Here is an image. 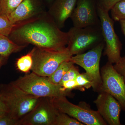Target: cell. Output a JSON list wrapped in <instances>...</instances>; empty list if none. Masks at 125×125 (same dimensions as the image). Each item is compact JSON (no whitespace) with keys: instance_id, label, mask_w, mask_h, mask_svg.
<instances>
[{"instance_id":"30","label":"cell","mask_w":125,"mask_h":125,"mask_svg":"<svg viewBox=\"0 0 125 125\" xmlns=\"http://www.w3.org/2000/svg\"><path fill=\"white\" fill-rule=\"evenodd\" d=\"M122 30L125 36V20H121L119 21Z\"/></svg>"},{"instance_id":"29","label":"cell","mask_w":125,"mask_h":125,"mask_svg":"<svg viewBox=\"0 0 125 125\" xmlns=\"http://www.w3.org/2000/svg\"><path fill=\"white\" fill-rule=\"evenodd\" d=\"M8 58L0 55V69L2 67V66L5 64Z\"/></svg>"},{"instance_id":"20","label":"cell","mask_w":125,"mask_h":125,"mask_svg":"<svg viewBox=\"0 0 125 125\" xmlns=\"http://www.w3.org/2000/svg\"><path fill=\"white\" fill-rule=\"evenodd\" d=\"M84 124L65 113L59 111L54 125H84Z\"/></svg>"},{"instance_id":"24","label":"cell","mask_w":125,"mask_h":125,"mask_svg":"<svg viewBox=\"0 0 125 125\" xmlns=\"http://www.w3.org/2000/svg\"><path fill=\"white\" fill-rule=\"evenodd\" d=\"M0 125H20V121L12 117L7 112L0 114Z\"/></svg>"},{"instance_id":"18","label":"cell","mask_w":125,"mask_h":125,"mask_svg":"<svg viewBox=\"0 0 125 125\" xmlns=\"http://www.w3.org/2000/svg\"><path fill=\"white\" fill-rule=\"evenodd\" d=\"M24 0H1L0 14L8 16Z\"/></svg>"},{"instance_id":"27","label":"cell","mask_w":125,"mask_h":125,"mask_svg":"<svg viewBox=\"0 0 125 125\" xmlns=\"http://www.w3.org/2000/svg\"><path fill=\"white\" fill-rule=\"evenodd\" d=\"M61 86L64 89L68 91H71L74 89H78L80 90L75 80H71L65 81L62 83Z\"/></svg>"},{"instance_id":"9","label":"cell","mask_w":125,"mask_h":125,"mask_svg":"<svg viewBox=\"0 0 125 125\" xmlns=\"http://www.w3.org/2000/svg\"><path fill=\"white\" fill-rule=\"evenodd\" d=\"M101 74L102 85L100 93L105 92L113 96L120 103L122 110L125 111V83L123 77L109 62L102 67Z\"/></svg>"},{"instance_id":"32","label":"cell","mask_w":125,"mask_h":125,"mask_svg":"<svg viewBox=\"0 0 125 125\" xmlns=\"http://www.w3.org/2000/svg\"><path fill=\"white\" fill-rule=\"evenodd\" d=\"M1 1V0H0V3Z\"/></svg>"},{"instance_id":"25","label":"cell","mask_w":125,"mask_h":125,"mask_svg":"<svg viewBox=\"0 0 125 125\" xmlns=\"http://www.w3.org/2000/svg\"><path fill=\"white\" fill-rule=\"evenodd\" d=\"M121 0H97V5L105 11L109 12L117 2Z\"/></svg>"},{"instance_id":"2","label":"cell","mask_w":125,"mask_h":125,"mask_svg":"<svg viewBox=\"0 0 125 125\" xmlns=\"http://www.w3.org/2000/svg\"><path fill=\"white\" fill-rule=\"evenodd\" d=\"M0 95L7 107V112L19 121L33 109L40 98L27 93L11 83L0 84Z\"/></svg>"},{"instance_id":"26","label":"cell","mask_w":125,"mask_h":125,"mask_svg":"<svg viewBox=\"0 0 125 125\" xmlns=\"http://www.w3.org/2000/svg\"><path fill=\"white\" fill-rule=\"evenodd\" d=\"M114 69L122 76L125 83V56L122 57L118 62L113 65Z\"/></svg>"},{"instance_id":"6","label":"cell","mask_w":125,"mask_h":125,"mask_svg":"<svg viewBox=\"0 0 125 125\" xmlns=\"http://www.w3.org/2000/svg\"><path fill=\"white\" fill-rule=\"evenodd\" d=\"M51 98L54 106L59 112L67 114L84 125H107L98 111L91 109L85 102H80L76 105L68 101L66 96Z\"/></svg>"},{"instance_id":"23","label":"cell","mask_w":125,"mask_h":125,"mask_svg":"<svg viewBox=\"0 0 125 125\" xmlns=\"http://www.w3.org/2000/svg\"><path fill=\"white\" fill-rule=\"evenodd\" d=\"M79 73L78 67L73 65L69 69L64 75L59 83V85H62V83L65 81L71 80H75L76 77L79 75Z\"/></svg>"},{"instance_id":"10","label":"cell","mask_w":125,"mask_h":125,"mask_svg":"<svg viewBox=\"0 0 125 125\" xmlns=\"http://www.w3.org/2000/svg\"><path fill=\"white\" fill-rule=\"evenodd\" d=\"M59 112L51 98L40 97L33 109L20 121V125H54Z\"/></svg>"},{"instance_id":"16","label":"cell","mask_w":125,"mask_h":125,"mask_svg":"<svg viewBox=\"0 0 125 125\" xmlns=\"http://www.w3.org/2000/svg\"><path fill=\"white\" fill-rule=\"evenodd\" d=\"M74 64L70 60L64 62L51 76L48 77V80L53 83L59 84L64 75Z\"/></svg>"},{"instance_id":"31","label":"cell","mask_w":125,"mask_h":125,"mask_svg":"<svg viewBox=\"0 0 125 125\" xmlns=\"http://www.w3.org/2000/svg\"><path fill=\"white\" fill-rule=\"evenodd\" d=\"M45 0L48 4L51 5L52 4V3L53 2V1H54L55 0Z\"/></svg>"},{"instance_id":"4","label":"cell","mask_w":125,"mask_h":125,"mask_svg":"<svg viewBox=\"0 0 125 125\" xmlns=\"http://www.w3.org/2000/svg\"><path fill=\"white\" fill-rule=\"evenodd\" d=\"M33 65L31 71L38 75L48 77L60 65L73 56L67 47L61 51L43 49L34 46L32 49Z\"/></svg>"},{"instance_id":"11","label":"cell","mask_w":125,"mask_h":125,"mask_svg":"<svg viewBox=\"0 0 125 125\" xmlns=\"http://www.w3.org/2000/svg\"><path fill=\"white\" fill-rule=\"evenodd\" d=\"M70 18L73 27L77 28L101 25L97 0H77Z\"/></svg>"},{"instance_id":"15","label":"cell","mask_w":125,"mask_h":125,"mask_svg":"<svg viewBox=\"0 0 125 125\" xmlns=\"http://www.w3.org/2000/svg\"><path fill=\"white\" fill-rule=\"evenodd\" d=\"M27 46L16 44L9 37L0 34V55L8 58L13 53L20 52Z\"/></svg>"},{"instance_id":"21","label":"cell","mask_w":125,"mask_h":125,"mask_svg":"<svg viewBox=\"0 0 125 125\" xmlns=\"http://www.w3.org/2000/svg\"><path fill=\"white\" fill-rule=\"evenodd\" d=\"M14 26L7 16L0 14V34L9 37Z\"/></svg>"},{"instance_id":"5","label":"cell","mask_w":125,"mask_h":125,"mask_svg":"<svg viewBox=\"0 0 125 125\" xmlns=\"http://www.w3.org/2000/svg\"><path fill=\"white\" fill-rule=\"evenodd\" d=\"M67 33V47L73 56L82 54L104 41L101 25L83 28L73 27Z\"/></svg>"},{"instance_id":"8","label":"cell","mask_w":125,"mask_h":125,"mask_svg":"<svg viewBox=\"0 0 125 125\" xmlns=\"http://www.w3.org/2000/svg\"><path fill=\"white\" fill-rule=\"evenodd\" d=\"M108 12L98 6V13L105 46L104 54L107 56L108 62L113 64L121 60L122 44L115 32L114 21Z\"/></svg>"},{"instance_id":"22","label":"cell","mask_w":125,"mask_h":125,"mask_svg":"<svg viewBox=\"0 0 125 125\" xmlns=\"http://www.w3.org/2000/svg\"><path fill=\"white\" fill-rule=\"evenodd\" d=\"M75 80L80 90H84V88L88 89L92 87V81L86 73L80 74Z\"/></svg>"},{"instance_id":"19","label":"cell","mask_w":125,"mask_h":125,"mask_svg":"<svg viewBox=\"0 0 125 125\" xmlns=\"http://www.w3.org/2000/svg\"><path fill=\"white\" fill-rule=\"evenodd\" d=\"M112 19L115 21L125 20V0L117 2L111 9Z\"/></svg>"},{"instance_id":"13","label":"cell","mask_w":125,"mask_h":125,"mask_svg":"<svg viewBox=\"0 0 125 125\" xmlns=\"http://www.w3.org/2000/svg\"><path fill=\"white\" fill-rule=\"evenodd\" d=\"M46 12L41 0H24L7 16L15 25L36 19Z\"/></svg>"},{"instance_id":"12","label":"cell","mask_w":125,"mask_h":125,"mask_svg":"<svg viewBox=\"0 0 125 125\" xmlns=\"http://www.w3.org/2000/svg\"><path fill=\"white\" fill-rule=\"evenodd\" d=\"M94 103L97 111L107 125H120V115L122 109L120 103L107 93L101 92Z\"/></svg>"},{"instance_id":"3","label":"cell","mask_w":125,"mask_h":125,"mask_svg":"<svg viewBox=\"0 0 125 125\" xmlns=\"http://www.w3.org/2000/svg\"><path fill=\"white\" fill-rule=\"evenodd\" d=\"M25 93L38 97L54 98L70 96L68 91L59 84L50 82L48 77L38 75L33 72L27 74L11 82Z\"/></svg>"},{"instance_id":"14","label":"cell","mask_w":125,"mask_h":125,"mask_svg":"<svg viewBox=\"0 0 125 125\" xmlns=\"http://www.w3.org/2000/svg\"><path fill=\"white\" fill-rule=\"evenodd\" d=\"M77 0H55L50 6L48 13L59 28L65 25L66 21L71 17Z\"/></svg>"},{"instance_id":"28","label":"cell","mask_w":125,"mask_h":125,"mask_svg":"<svg viewBox=\"0 0 125 125\" xmlns=\"http://www.w3.org/2000/svg\"><path fill=\"white\" fill-rule=\"evenodd\" d=\"M7 112V108L5 104L0 95V114Z\"/></svg>"},{"instance_id":"17","label":"cell","mask_w":125,"mask_h":125,"mask_svg":"<svg viewBox=\"0 0 125 125\" xmlns=\"http://www.w3.org/2000/svg\"><path fill=\"white\" fill-rule=\"evenodd\" d=\"M33 65L32 50L28 54L18 58L16 62V66L18 70L28 74L31 70Z\"/></svg>"},{"instance_id":"7","label":"cell","mask_w":125,"mask_h":125,"mask_svg":"<svg viewBox=\"0 0 125 125\" xmlns=\"http://www.w3.org/2000/svg\"><path fill=\"white\" fill-rule=\"evenodd\" d=\"M105 46L103 41L86 53L73 56L70 59L74 64L79 65L84 69L92 81L94 91L99 93L101 92L102 85L99 64Z\"/></svg>"},{"instance_id":"1","label":"cell","mask_w":125,"mask_h":125,"mask_svg":"<svg viewBox=\"0 0 125 125\" xmlns=\"http://www.w3.org/2000/svg\"><path fill=\"white\" fill-rule=\"evenodd\" d=\"M8 37L20 46L31 44L56 51L65 49L68 43L67 32L61 31L47 11L36 19L14 25Z\"/></svg>"}]
</instances>
